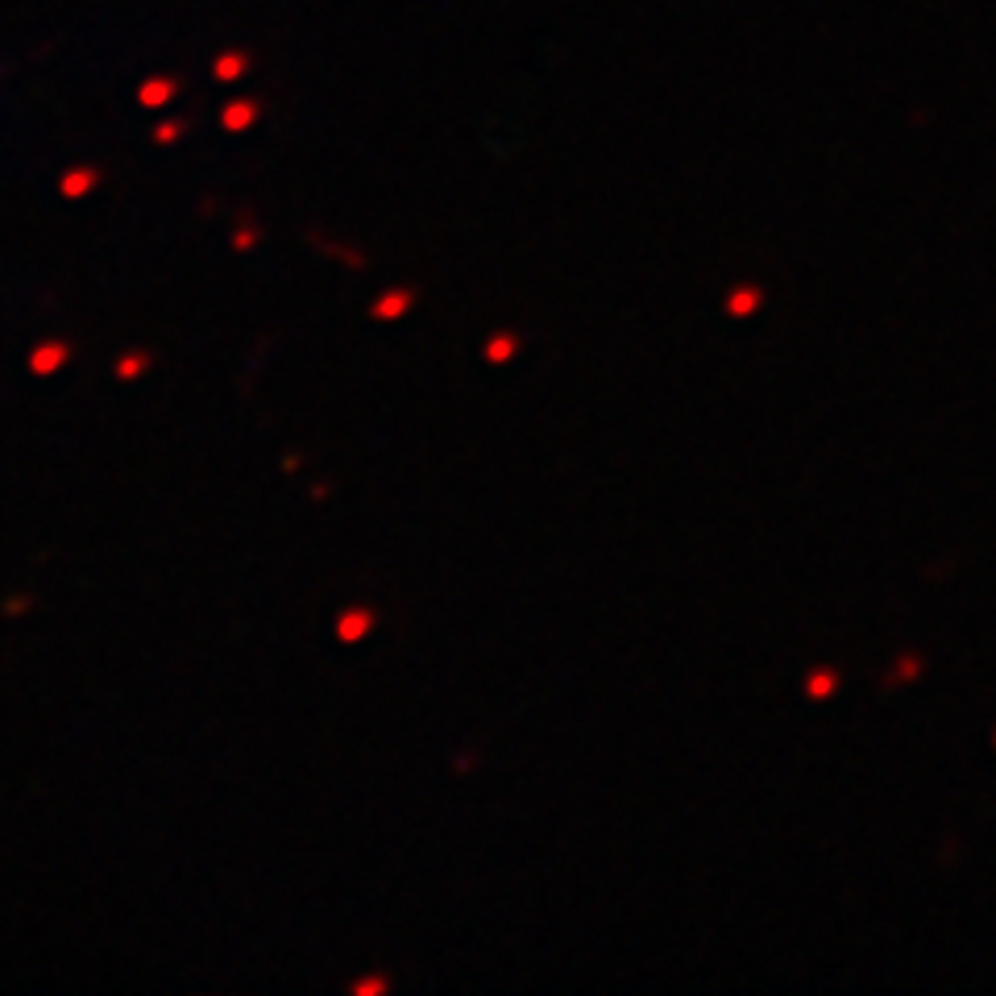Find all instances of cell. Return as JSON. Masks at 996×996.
Segmentation results:
<instances>
[{"instance_id": "obj_3", "label": "cell", "mask_w": 996, "mask_h": 996, "mask_svg": "<svg viewBox=\"0 0 996 996\" xmlns=\"http://www.w3.org/2000/svg\"><path fill=\"white\" fill-rule=\"evenodd\" d=\"M142 365H145V358H125V362H121V379H133V374H142Z\"/></svg>"}, {"instance_id": "obj_2", "label": "cell", "mask_w": 996, "mask_h": 996, "mask_svg": "<svg viewBox=\"0 0 996 996\" xmlns=\"http://www.w3.org/2000/svg\"><path fill=\"white\" fill-rule=\"evenodd\" d=\"M362 627H370V615H349L345 623H341V635H345V640H358Z\"/></svg>"}, {"instance_id": "obj_1", "label": "cell", "mask_w": 996, "mask_h": 996, "mask_svg": "<svg viewBox=\"0 0 996 996\" xmlns=\"http://www.w3.org/2000/svg\"><path fill=\"white\" fill-rule=\"evenodd\" d=\"M67 353H71V349H67L63 341H50V345L33 349L30 353V370L33 374H54V370L67 362Z\"/></svg>"}]
</instances>
